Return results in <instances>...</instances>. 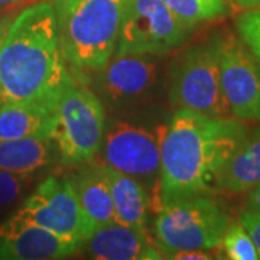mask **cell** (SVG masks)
<instances>
[{
	"mask_svg": "<svg viewBox=\"0 0 260 260\" xmlns=\"http://www.w3.org/2000/svg\"><path fill=\"white\" fill-rule=\"evenodd\" d=\"M83 243L12 214L0 224V259L59 260L81 251Z\"/></svg>",
	"mask_w": 260,
	"mask_h": 260,
	"instance_id": "11",
	"label": "cell"
},
{
	"mask_svg": "<svg viewBox=\"0 0 260 260\" xmlns=\"http://www.w3.org/2000/svg\"><path fill=\"white\" fill-rule=\"evenodd\" d=\"M165 0H127L121 22L117 55H167L189 35Z\"/></svg>",
	"mask_w": 260,
	"mask_h": 260,
	"instance_id": "7",
	"label": "cell"
},
{
	"mask_svg": "<svg viewBox=\"0 0 260 260\" xmlns=\"http://www.w3.org/2000/svg\"><path fill=\"white\" fill-rule=\"evenodd\" d=\"M106 132V113L100 99L71 77L58 99L51 130L59 162L78 167L100 152Z\"/></svg>",
	"mask_w": 260,
	"mask_h": 260,
	"instance_id": "4",
	"label": "cell"
},
{
	"mask_svg": "<svg viewBox=\"0 0 260 260\" xmlns=\"http://www.w3.org/2000/svg\"><path fill=\"white\" fill-rule=\"evenodd\" d=\"M160 136L143 126L126 120H114L104 132V164L138 179L142 184L159 181Z\"/></svg>",
	"mask_w": 260,
	"mask_h": 260,
	"instance_id": "9",
	"label": "cell"
},
{
	"mask_svg": "<svg viewBox=\"0 0 260 260\" xmlns=\"http://www.w3.org/2000/svg\"><path fill=\"white\" fill-rule=\"evenodd\" d=\"M54 150L52 139L45 136L0 140V171L37 174L51 164Z\"/></svg>",
	"mask_w": 260,
	"mask_h": 260,
	"instance_id": "18",
	"label": "cell"
},
{
	"mask_svg": "<svg viewBox=\"0 0 260 260\" xmlns=\"http://www.w3.org/2000/svg\"><path fill=\"white\" fill-rule=\"evenodd\" d=\"M106 172L112 191L116 223L145 229L150 210V197L143 184L107 165Z\"/></svg>",
	"mask_w": 260,
	"mask_h": 260,
	"instance_id": "16",
	"label": "cell"
},
{
	"mask_svg": "<svg viewBox=\"0 0 260 260\" xmlns=\"http://www.w3.org/2000/svg\"><path fill=\"white\" fill-rule=\"evenodd\" d=\"M65 61L77 70L102 71L120 35L127 0H51Z\"/></svg>",
	"mask_w": 260,
	"mask_h": 260,
	"instance_id": "3",
	"label": "cell"
},
{
	"mask_svg": "<svg viewBox=\"0 0 260 260\" xmlns=\"http://www.w3.org/2000/svg\"><path fill=\"white\" fill-rule=\"evenodd\" d=\"M221 35H213L186 49L172 67L171 103L210 117H232L220 71Z\"/></svg>",
	"mask_w": 260,
	"mask_h": 260,
	"instance_id": "6",
	"label": "cell"
},
{
	"mask_svg": "<svg viewBox=\"0 0 260 260\" xmlns=\"http://www.w3.org/2000/svg\"><path fill=\"white\" fill-rule=\"evenodd\" d=\"M239 221L243 224V227L250 234V237L253 239V242H254L260 253V213L243 210L239 215Z\"/></svg>",
	"mask_w": 260,
	"mask_h": 260,
	"instance_id": "23",
	"label": "cell"
},
{
	"mask_svg": "<svg viewBox=\"0 0 260 260\" xmlns=\"http://www.w3.org/2000/svg\"><path fill=\"white\" fill-rule=\"evenodd\" d=\"M23 0H0V8H6V6H12V5H18Z\"/></svg>",
	"mask_w": 260,
	"mask_h": 260,
	"instance_id": "28",
	"label": "cell"
},
{
	"mask_svg": "<svg viewBox=\"0 0 260 260\" xmlns=\"http://www.w3.org/2000/svg\"><path fill=\"white\" fill-rule=\"evenodd\" d=\"M55 107L41 103H20L0 107V140L32 136L51 138Z\"/></svg>",
	"mask_w": 260,
	"mask_h": 260,
	"instance_id": "17",
	"label": "cell"
},
{
	"mask_svg": "<svg viewBox=\"0 0 260 260\" xmlns=\"http://www.w3.org/2000/svg\"><path fill=\"white\" fill-rule=\"evenodd\" d=\"M221 85L230 112L242 121H260V62L240 38L221 35Z\"/></svg>",
	"mask_w": 260,
	"mask_h": 260,
	"instance_id": "10",
	"label": "cell"
},
{
	"mask_svg": "<svg viewBox=\"0 0 260 260\" xmlns=\"http://www.w3.org/2000/svg\"><path fill=\"white\" fill-rule=\"evenodd\" d=\"M10 23H12V20L9 18H3L0 19V47L3 45V42H5V38L8 35V30H9Z\"/></svg>",
	"mask_w": 260,
	"mask_h": 260,
	"instance_id": "27",
	"label": "cell"
},
{
	"mask_svg": "<svg viewBox=\"0 0 260 260\" xmlns=\"http://www.w3.org/2000/svg\"><path fill=\"white\" fill-rule=\"evenodd\" d=\"M165 3L189 30L227 13V0H165Z\"/></svg>",
	"mask_w": 260,
	"mask_h": 260,
	"instance_id": "19",
	"label": "cell"
},
{
	"mask_svg": "<svg viewBox=\"0 0 260 260\" xmlns=\"http://www.w3.org/2000/svg\"><path fill=\"white\" fill-rule=\"evenodd\" d=\"M214 256L211 254V250H186V251H178L174 253L169 259L175 260H208L213 259Z\"/></svg>",
	"mask_w": 260,
	"mask_h": 260,
	"instance_id": "24",
	"label": "cell"
},
{
	"mask_svg": "<svg viewBox=\"0 0 260 260\" xmlns=\"http://www.w3.org/2000/svg\"><path fill=\"white\" fill-rule=\"evenodd\" d=\"M220 247L230 260H260V253L247 230L240 221L230 223Z\"/></svg>",
	"mask_w": 260,
	"mask_h": 260,
	"instance_id": "20",
	"label": "cell"
},
{
	"mask_svg": "<svg viewBox=\"0 0 260 260\" xmlns=\"http://www.w3.org/2000/svg\"><path fill=\"white\" fill-rule=\"evenodd\" d=\"M260 184V129L249 132L227 159L217 179V191L243 194Z\"/></svg>",
	"mask_w": 260,
	"mask_h": 260,
	"instance_id": "15",
	"label": "cell"
},
{
	"mask_svg": "<svg viewBox=\"0 0 260 260\" xmlns=\"http://www.w3.org/2000/svg\"><path fill=\"white\" fill-rule=\"evenodd\" d=\"M102 70L100 88L113 102L135 100L150 90L158 78V64L153 55H117Z\"/></svg>",
	"mask_w": 260,
	"mask_h": 260,
	"instance_id": "13",
	"label": "cell"
},
{
	"mask_svg": "<svg viewBox=\"0 0 260 260\" xmlns=\"http://www.w3.org/2000/svg\"><path fill=\"white\" fill-rule=\"evenodd\" d=\"M232 220L229 213L208 195H197L162 204L155 220L156 247L169 259L186 250L220 247Z\"/></svg>",
	"mask_w": 260,
	"mask_h": 260,
	"instance_id": "5",
	"label": "cell"
},
{
	"mask_svg": "<svg viewBox=\"0 0 260 260\" xmlns=\"http://www.w3.org/2000/svg\"><path fill=\"white\" fill-rule=\"evenodd\" d=\"M68 179L84 213L93 221L95 229L116 221L112 191L104 164L87 162Z\"/></svg>",
	"mask_w": 260,
	"mask_h": 260,
	"instance_id": "14",
	"label": "cell"
},
{
	"mask_svg": "<svg viewBox=\"0 0 260 260\" xmlns=\"http://www.w3.org/2000/svg\"><path fill=\"white\" fill-rule=\"evenodd\" d=\"M233 2L246 10L260 9V0H233Z\"/></svg>",
	"mask_w": 260,
	"mask_h": 260,
	"instance_id": "26",
	"label": "cell"
},
{
	"mask_svg": "<svg viewBox=\"0 0 260 260\" xmlns=\"http://www.w3.org/2000/svg\"><path fill=\"white\" fill-rule=\"evenodd\" d=\"M15 215L64 237L84 243L95 230L84 213L68 178L48 177L15 211Z\"/></svg>",
	"mask_w": 260,
	"mask_h": 260,
	"instance_id": "8",
	"label": "cell"
},
{
	"mask_svg": "<svg viewBox=\"0 0 260 260\" xmlns=\"http://www.w3.org/2000/svg\"><path fill=\"white\" fill-rule=\"evenodd\" d=\"M236 28L244 45L260 62V9L242 13L236 19Z\"/></svg>",
	"mask_w": 260,
	"mask_h": 260,
	"instance_id": "22",
	"label": "cell"
},
{
	"mask_svg": "<svg viewBox=\"0 0 260 260\" xmlns=\"http://www.w3.org/2000/svg\"><path fill=\"white\" fill-rule=\"evenodd\" d=\"M247 133L249 127L239 119L178 109L160 136L162 204L217 192L224 164Z\"/></svg>",
	"mask_w": 260,
	"mask_h": 260,
	"instance_id": "1",
	"label": "cell"
},
{
	"mask_svg": "<svg viewBox=\"0 0 260 260\" xmlns=\"http://www.w3.org/2000/svg\"><path fill=\"white\" fill-rule=\"evenodd\" d=\"M244 210L260 213V184L247 191V198L244 203Z\"/></svg>",
	"mask_w": 260,
	"mask_h": 260,
	"instance_id": "25",
	"label": "cell"
},
{
	"mask_svg": "<svg viewBox=\"0 0 260 260\" xmlns=\"http://www.w3.org/2000/svg\"><path fill=\"white\" fill-rule=\"evenodd\" d=\"M35 182V174L0 171V215L18 204Z\"/></svg>",
	"mask_w": 260,
	"mask_h": 260,
	"instance_id": "21",
	"label": "cell"
},
{
	"mask_svg": "<svg viewBox=\"0 0 260 260\" xmlns=\"http://www.w3.org/2000/svg\"><path fill=\"white\" fill-rule=\"evenodd\" d=\"M87 257L97 260L164 259L145 233V229L110 223L97 227L83 243Z\"/></svg>",
	"mask_w": 260,
	"mask_h": 260,
	"instance_id": "12",
	"label": "cell"
},
{
	"mask_svg": "<svg viewBox=\"0 0 260 260\" xmlns=\"http://www.w3.org/2000/svg\"><path fill=\"white\" fill-rule=\"evenodd\" d=\"M70 78L52 3L22 10L0 47V107L20 103L55 107Z\"/></svg>",
	"mask_w": 260,
	"mask_h": 260,
	"instance_id": "2",
	"label": "cell"
}]
</instances>
